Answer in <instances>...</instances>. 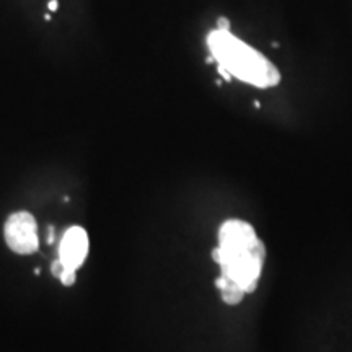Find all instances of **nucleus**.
I'll return each mask as SVG.
<instances>
[{
    "instance_id": "f257e3e1",
    "label": "nucleus",
    "mask_w": 352,
    "mask_h": 352,
    "mask_svg": "<svg viewBox=\"0 0 352 352\" xmlns=\"http://www.w3.org/2000/svg\"><path fill=\"white\" fill-rule=\"evenodd\" d=\"M212 258L220 266V274L239 284L245 294H253L263 272L266 246L252 223L228 219L219 228V246Z\"/></svg>"
},
{
    "instance_id": "f03ea898",
    "label": "nucleus",
    "mask_w": 352,
    "mask_h": 352,
    "mask_svg": "<svg viewBox=\"0 0 352 352\" xmlns=\"http://www.w3.org/2000/svg\"><path fill=\"white\" fill-rule=\"evenodd\" d=\"M208 44L220 70L228 76L258 88L279 85L280 74L276 65L228 30H215L208 36Z\"/></svg>"
},
{
    "instance_id": "7ed1b4c3",
    "label": "nucleus",
    "mask_w": 352,
    "mask_h": 352,
    "mask_svg": "<svg viewBox=\"0 0 352 352\" xmlns=\"http://www.w3.org/2000/svg\"><path fill=\"white\" fill-rule=\"evenodd\" d=\"M3 236L8 248L16 254H33L39 248L36 219L25 210L12 214L7 219Z\"/></svg>"
},
{
    "instance_id": "20e7f679",
    "label": "nucleus",
    "mask_w": 352,
    "mask_h": 352,
    "mask_svg": "<svg viewBox=\"0 0 352 352\" xmlns=\"http://www.w3.org/2000/svg\"><path fill=\"white\" fill-rule=\"evenodd\" d=\"M88 233L82 227H70L59 245V261L65 270L77 272L88 254Z\"/></svg>"
},
{
    "instance_id": "39448f33",
    "label": "nucleus",
    "mask_w": 352,
    "mask_h": 352,
    "mask_svg": "<svg viewBox=\"0 0 352 352\" xmlns=\"http://www.w3.org/2000/svg\"><path fill=\"white\" fill-rule=\"evenodd\" d=\"M215 285H217L220 297H222V300L226 302L227 305H239L246 296L245 290L241 289L239 284H235L233 280L227 279V277L222 274L215 279Z\"/></svg>"
},
{
    "instance_id": "423d86ee",
    "label": "nucleus",
    "mask_w": 352,
    "mask_h": 352,
    "mask_svg": "<svg viewBox=\"0 0 352 352\" xmlns=\"http://www.w3.org/2000/svg\"><path fill=\"white\" fill-rule=\"evenodd\" d=\"M52 274H54V277H57V279L60 280V284L72 285L74 283H76L77 272L65 270V267L63 266V263H60L59 259H56V261L52 263Z\"/></svg>"
},
{
    "instance_id": "0eeeda50",
    "label": "nucleus",
    "mask_w": 352,
    "mask_h": 352,
    "mask_svg": "<svg viewBox=\"0 0 352 352\" xmlns=\"http://www.w3.org/2000/svg\"><path fill=\"white\" fill-rule=\"evenodd\" d=\"M219 30H228V21L227 20H219Z\"/></svg>"
},
{
    "instance_id": "6e6552de",
    "label": "nucleus",
    "mask_w": 352,
    "mask_h": 352,
    "mask_svg": "<svg viewBox=\"0 0 352 352\" xmlns=\"http://www.w3.org/2000/svg\"><path fill=\"white\" fill-rule=\"evenodd\" d=\"M50 10L51 12H56L57 10V0H51V2H50Z\"/></svg>"
}]
</instances>
